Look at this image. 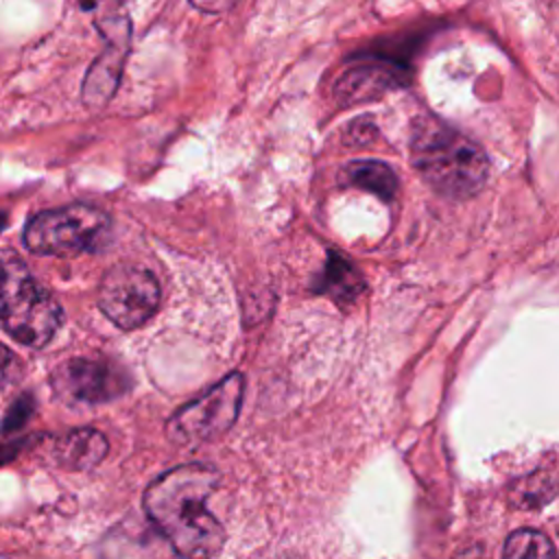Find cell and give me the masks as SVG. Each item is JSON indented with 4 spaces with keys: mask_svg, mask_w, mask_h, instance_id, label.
Masks as SVG:
<instances>
[{
    "mask_svg": "<svg viewBox=\"0 0 559 559\" xmlns=\"http://www.w3.org/2000/svg\"><path fill=\"white\" fill-rule=\"evenodd\" d=\"M218 485L214 467L186 463L157 476L144 491V511L183 559H212L225 544L223 524L207 509Z\"/></svg>",
    "mask_w": 559,
    "mask_h": 559,
    "instance_id": "6da1fadb",
    "label": "cell"
},
{
    "mask_svg": "<svg viewBox=\"0 0 559 559\" xmlns=\"http://www.w3.org/2000/svg\"><path fill=\"white\" fill-rule=\"evenodd\" d=\"M411 162L419 177L448 199L478 194L489 177L485 151L454 127L424 116L411 131Z\"/></svg>",
    "mask_w": 559,
    "mask_h": 559,
    "instance_id": "7a4b0ae2",
    "label": "cell"
},
{
    "mask_svg": "<svg viewBox=\"0 0 559 559\" xmlns=\"http://www.w3.org/2000/svg\"><path fill=\"white\" fill-rule=\"evenodd\" d=\"M63 321L52 293L11 249H0V325L17 343L39 349Z\"/></svg>",
    "mask_w": 559,
    "mask_h": 559,
    "instance_id": "3957f363",
    "label": "cell"
},
{
    "mask_svg": "<svg viewBox=\"0 0 559 559\" xmlns=\"http://www.w3.org/2000/svg\"><path fill=\"white\" fill-rule=\"evenodd\" d=\"M109 216L87 203L35 214L24 227V247L39 255H76L92 249L109 229Z\"/></svg>",
    "mask_w": 559,
    "mask_h": 559,
    "instance_id": "277c9868",
    "label": "cell"
},
{
    "mask_svg": "<svg viewBox=\"0 0 559 559\" xmlns=\"http://www.w3.org/2000/svg\"><path fill=\"white\" fill-rule=\"evenodd\" d=\"M245 380L240 373H229L210 391L181 406L166 424V435L170 441L181 445H194L203 441H212L225 435L242 404Z\"/></svg>",
    "mask_w": 559,
    "mask_h": 559,
    "instance_id": "5b68a950",
    "label": "cell"
},
{
    "mask_svg": "<svg viewBox=\"0 0 559 559\" xmlns=\"http://www.w3.org/2000/svg\"><path fill=\"white\" fill-rule=\"evenodd\" d=\"M159 306V284L155 275L138 264L111 266L98 286V308L120 330L144 325Z\"/></svg>",
    "mask_w": 559,
    "mask_h": 559,
    "instance_id": "8992f818",
    "label": "cell"
},
{
    "mask_svg": "<svg viewBox=\"0 0 559 559\" xmlns=\"http://www.w3.org/2000/svg\"><path fill=\"white\" fill-rule=\"evenodd\" d=\"M55 395L68 404H103L129 386L124 369L105 358H70L50 373Z\"/></svg>",
    "mask_w": 559,
    "mask_h": 559,
    "instance_id": "52a82bcc",
    "label": "cell"
},
{
    "mask_svg": "<svg viewBox=\"0 0 559 559\" xmlns=\"http://www.w3.org/2000/svg\"><path fill=\"white\" fill-rule=\"evenodd\" d=\"M96 26L103 33L105 48L83 81V103L90 107H103L114 96L131 41V24L124 15L100 17Z\"/></svg>",
    "mask_w": 559,
    "mask_h": 559,
    "instance_id": "ba28073f",
    "label": "cell"
},
{
    "mask_svg": "<svg viewBox=\"0 0 559 559\" xmlns=\"http://www.w3.org/2000/svg\"><path fill=\"white\" fill-rule=\"evenodd\" d=\"M404 81L402 68L391 61H362L349 68L334 87V96L343 105L371 100L389 90H395Z\"/></svg>",
    "mask_w": 559,
    "mask_h": 559,
    "instance_id": "9c48e42d",
    "label": "cell"
},
{
    "mask_svg": "<svg viewBox=\"0 0 559 559\" xmlns=\"http://www.w3.org/2000/svg\"><path fill=\"white\" fill-rule=\"evenodd\" d=\"M105 454L107 439L94 428L70 430L68 435L52 443L55 463L72 472H85L96 467L105 459Z\"/></svg>",
    "mask_w": 559,
    "mask_h": 559,
    "instance_id": "30bf717a",
    "label": "cell"
},
{
    "mask_svg": "<svg viewBox=\"0 0 559 559\" xmlns=\"http://www.w3.org/2000/svg\"><path fill=\"white\" fill-rule=\"evenodd\" d=\"M343 181L354 188L369 190L382 201H391L397 192V175L384 162L376 159L349 162L343 168Z\"/></svg>",
    "mask_w": 559,
    "mask_h": 559,
    "instance_id": "8fae6325",
    "label": "cell"
},
{
    "mask_svg": "<svg viewBox=\"0 0 559 559\" xmlns=\"http://www.w3.org/2000/svg\"><path fill=\"white\" fill-rule=\"evenodd\" d=\"M362 288L365 282L358 269L343 255L330 253L321 275V293L330 295L338 304H349L362 293Z\"/></svg>",
    "mask_w": 559,
    "mask_h": 559,
    "instance_id": "7c38bea8",
    "label": "cell"
},
{
    "mask_svg": "<svg viewBox=\"0 0 559 559\" xmlns=\"http://www.w3.org/2000/svg\"><path fill=\"white\" fill-rule=\"evenodd\" d=\"M502 559H557V550L544 533L520 528L507 537Z\"/></svg>",
    "mask_w": 559,
    "mask_h": 559,
    "instance_id": "4fadbf2b",
    "label": "cell"
},
{
    "mask_svg": "<svg viewBox=\"0 0 559 559\" xmlns=\"http://www.w3.org/2000/svg\"><path fill=\"white\" fill-rule=\"evenodd\" d=\"M22 376V362L4 345H0V386H9Z\"/></svg>",
    "mask_w": 559,
    "mask_h": 559,
    "instance_id": "5bb4252c",
    "label": "cell"
},
{
    "mask_svg": "<svg viewBox=\"0 0 559 559\" xmlns=\"http://www.w3.org/2000/svg\"><path fill=\"white\" fill-rule=\"evenodd\" d=\"M452 559H489V557H487V550L480 544H469V546L459 548Z\"/></svg>",
    "mask_w": 559,
    "mask_h": 559,
    "instance_id": "9a60e30c",
    "label": "cell"
}]
</instances>
